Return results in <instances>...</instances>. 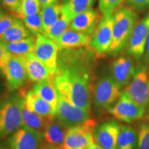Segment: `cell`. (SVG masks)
<instances>
[{
	"instance_id": "52a82bcc",
	"label": "cell",
	"mask_w": 149,
	"mask_h": 149,
	"mask_svg": "<svg viewBox=\"0 0 149 149\" xmlns=\"http://www.w3.org/2000/svg\"><path fill=\"white\" fill-rule=\"evenodd\" d=\"M59 51V48L55 41L44 35H37L33 53L52 76L55 75L58 70Z\"/></svg>"
},
{
	"instance_id": "9c48e42d",
	"label": "cell",
	"mask_w": 149,
	"mask_h": 149,
	"mask_svg": "<svg viewBox=\"0 0 149 149\" xmlns=\"http://www.w3.org/2000/svg\"><path fill=\"white\" fill-rule=\"evenodd\" d=\"M1 71L4 75L9 91L19 88L28 78L26 56H11Z\"/></svg>"
},
{
	"instance_id": "44dd1931",
	"label": "cell",
	"mask_w": 149,
	"mask_h": 149,
	"mask_svg": "<svg viewBox=\"0 0 149 149\" xmlns=\"http://www.w3.org/2000/svg\"><path fill=\"white\" fill-rule=\"evenodd\" d=\"M96 0H64L61 4V13L70 22L74 17L92 8Z\"/></svg>"
},
{
	"instance_id": "5b68a950",
	"label": "cell",
	"mask_w": 149,
	"mask_h": 149,
	"mask_svg": "<svg viewBox=\"0 0 149 149\" xmlns=\"http://www.w3.org/2000/svg\"><path fill=\"white\" fill-rule=\"evenodd\" d=\"M109 113L117 120L130 124L146 116V109L135 103L122 92L116 103L109 109Z\"/></svg>"
},
{
	"instance_id": "f546056e",
	"label": "cell",
	"mask_w": 149,
	"mask_h": 149,
	"mask_svg": "<svg viewBox=\"0 0 149 149\" xmlns=\"http://www.w3.org/2000/svg\"><path fill=\"white\" fill-rule=\"evenodd\" d=\"M126 0H99V8L103 17L113 15Z\"/></svg>"
},
{
	"instance_id": "9a60e30c",
	"label": "cell",
	"mask_w": 149,
	"mask_h": 149,
	"mask_svg": "<svg viewBox=\"0 0 149 149\" xmlns=\"http://www.w3.org/2000/svg\"><path fill=\"white\" fill-rule=\"evenodd\" d=\"M100 20L101 17L98 11L91 8L74 17L70 22V29L84 34L92 35Z\"/></svg>"
},
{
	"instance_id": "ba28073f",
	"label": "cell",
	"mask_w": 149,
	"mask_h": 149,
	"mask_svg": "<svg viewBox=\"0 0 149 149\" xmlns=\"http://www.w3.org/2000/svg\"><path fill=\"white\" fill-rule=\"evenodd\" d=\"M113 15L103 17L93 34L89 48L97 56L108 54L113 41Z\"/></svg>"
},
{
	"instance_id": "74e56055",
	"label": "cell",
	"mask_w": 149,
	"mask_h": 149,
	"mask_svg": "<svg viewBox=\"0 0 149 149\" xmlns=\"http://www.w3.org/2000/svg\"><path fill=\"white\" fill-rule=\"evenodd\" d=\"M84 149H103V148H102L100 146H99L95 141H94V142H93L92 144H91L88 146H87L86 148Z\"/></svg>"
},
{
	"instance_id": "30bf717a",
	"label": "cell",
	"mask_w": 149,
	"mask_h": 149,
	"mask_svg": "<svg viewBox=\"0 0 149 149\" xmlns=\"http://www.w3.org/2000/svg\"><path fill=\"white\" fill-rule=\"evenodd\" d=\"M55 117L67 127L83 124L91 120V111L75 107L59 96Z\"/></svg>"
},
{
	"instance_id": "8992f818",
	"label": "cell",
	"mask_w": 149,
	"mask_h": 149,
	"mask_svg": "<svg viewBox=\"0 0 149 149\" xmlns=\"http://www.w3.org/2000/svg\"><path fill=\"white\" fill-rule=\"evenodd\" d=\"M95 120H89L83 124L69 128L62 149H84L95 141Z\"/></svg>"
},
{
	"instance_id": "60d3db41",
	"label": "cell",
	"mask_w": 149,
	"mask_h": 149,
	"mask_svg": "<svg viewBox=\"0 0 149 149\" xmlns=\"http://www.w3.org/2000/svg\"><path fill=\"white\" fill-rule=\"evenodd\" d=\"M1 11H0V14H1Z\"/></svg>"
},
{
	"instance_id": "8fae6325",
	"label": "cell",
	"mask_w": 149,
	"mask_h": 149,
	"mask_svg": "<svg viewBox=\"0 0 149 149\" xmlns=\"http://www.w3.org/2000/svg\"><path fill=\"white\" fill-rule=\"evenodd\" d=\"M149 34V13L137 22L127 46L128 55L139 60L144 55L147 38Z\"/></svg>"
},
{
	"instance_id": "7c38bea8",
	"label": "cell",
	"mask_w": 149,
	"mask_h": 149,
	"mask_svg": "<svg viewBox=\"0 0 149 149\" xmlns=\"http://www.w3.org/2000/svg\"><path fill=\"white\" fill-rule=\"evenodd\" d=\"M42 134L26 126H22L11 135L8 141L9 149H38Z\"/></svg>"
},
{
	"instance_id": "603a6c76",
	"label": "cell",
	"mask_w": 149,
	"mask_h": 149,
	"mask_svg": "<svg viewBox=\"0 0 149 149\" xmlns=\"http://www.w3.org/2000/svg\"><path fill=\"white\" fill-rule=\"evenodd\" d=\"M137 130L133 126L121 125L118 139L117 149H137Z\"/></svg>"
},
{
	"instance_id": "ac0fdd59",
	"label": "cell",
	"mask_w": 149,
	"mask_h": 149,
	"mask_svg": "<svg viewBox=\"0 0 149 149\" xmlns=\"http://www.w3.org/2000/svg\"><path fill=\"white\" fill-rule=\"evenodd\" d=\"M25 107L30 111L44 117L55 116L56 109L38 95L34 91H30L24 97Z\"/></svg>"
},
{
	"instance_id": "2e32d148",
	"label": "cell",
	"mask_w": 149,
	"mask_h": 149,
	"mask_svg": "<svg viewBox=\"0 0 149 149\" xmlns=\"http://www.w3.org/2000/svg\"><path fill=\"white\" fill-rule=\"evenodd\" d=\"M68 129L69 128L61 123L55 115L52 117L44 130L42 134L43 138L49 146L62 148Z\"/></svg>"
},
{
	"instance_id": "5bb4252c",
	"label": "cell",
	"mask_w": 149,
	"mask_h": 149,
	"mask_svg": "<svg viewBox=\"0 0 149 149\" xmlns=\"http://www.w3.org/2000/svg\"><path fill=\"white\" fill-rule=\"evenodd\" d=\"M136 66L131 56L122 55L112 62L111 76L121 88L129 84L135 73Z\"/></svg>"
},
{
	"instance_id": "484cf974",
	"label": "cell",
	"mask_w": 149,
	"mask_h": 149,
	"mask_svg": "<svg viewBox=\"0 0 149 149\" xmlns=\"http://www.w3.org/2000/svg\"><path fill=\"white\" fill-rule=\"evenodd\" d=\"M40 14L45 31L53 26L60 17L61 15V5L55 3L42 7L41 8Z\"/></svg>"
},
{
	"instance_id": "4fadbf2b",
	"label": "cell",
	"mask_w": 149,
	"mask_h": 149,
	"mask_svg": "<svg viewBox=\"0 0 149 149\" xmlns=\"http://www.w3.org/2000/svg\"><path fill=\"white\" fill-rule=\"evenodd\" d=\"M120 126V124L114 120L100 123L95 128V141L103 149H117Z\"/></svg>"
},
{
	"instance_id": "7a4b0ae2",
	"label": "cell",
	"mask_w": 149,
	"mask_h": 149,
	"mask_svg": "<svg viewBox=\"0 0 149 149\" xmlns=\"http://www.w3.org/2000/svg\"><path fill=\"white\" fill-rule=\"evenodd\" d=\"M24 99L11 95L0 100V139L12 135L23 126Z\"/></svg>"
},
{
	"instance_id": "8d00e7d4",
	"label": "cell",
	"mask_w": 149,
	"mask_h": 149,
	"mask_svg": "<svg viewBox=\"0 0 149 149\" xmlns=\"http://www.w3.org/2000/svg\"><path fill=\"white\" fill-rule=\"evenodd\" d=\"M39 1H40L41 8L46 6L55 4L58 2V0H39Z\"/></svg>"
},
{
	"instance_id": "3957f363",
	"label": "cell",
	"mask_w": 149,
	"mask_h": 149,
	"mask_svg": "<svg viewBox=\"0 0 149 149\" xmlns=\"http://www.w3.org/2000/svg\"><path fill=\"white\" fill-rule=\"evenodd\" d=\"M121 87L111 75L100 77L94 83L92 91V102L97 113L109 112L122 94Z\"/></svg>"
},
{
	"instance_id": "ab89813d",
	"label": "cell",
	"mask_w": 149,
	"mask_h": 149,
	"mask_svg": "<svg viewBox=\"0 0 149 149\" xmlns=\"http://www.w3.org/2000/svg\"><path fill=\"white\" fill-rule=\"evenodd\" d=\"M146 116L149 119V102H148V106H147V108H146Z\"/></svg>"
},
{
	"instance_id": "e575fe53",
	"label": "cell",
	"mask_w": 149,
	"mask_h": 149,
	"mask_svg": "<svg viewBox=\"0 0 149 149\" xmlns=\"http://www.w3.org/2000/svg\"><path fill=\"white\" fill-rule=\"evenodd\" d=\"M12 55H10L6 48L5 43L0 40V70H2L3 67Z\"/></svg>"
},
{
	"instance_id": "836d02e7",
	"label": "cell",
	"mask_w": 149,
	"mask_h": 149,
	"mask_svg": "<svg viewBox=\"0 0 149 149\" xmlns=\"http://www.w3.org/2000/svg\"><path fill=\"white\" fill-rule=\"evenodd\" d=\"M126 3L133 10H139L149 6V0H126Z\"/></svg>"
},
{
	"instance_id": "4316f807",
	"label": "cell",
	"mask_w": 149,
	"mask_h": 149,
	"mask_svg": "<svg viewBox=\"0 0 149 149\" xmlns=\"http://www.w3.org/2000/svg\"><path fill=\"white\" fill-rule=\"evenodd\" d=\"M70 22H71L64 14L61 13L59 19L49 29L46 30L44 35L55 42L67 30L70 29Z\"/></svg>"
},
{
	"instance_id": "4dcf8cb0",
	"label": "cell",
	"mask_w": 149,
	"mask_h": 149,
	"mask_svg": "<svg viewBox=\"0 0 149 149\" xmlns=\"http://www.w3.org/2000/svg\"><path fill=\"white\" fill-rule=\"evenodd\" d=\"M137 149H149V121L142 122L137 129Z\"/></svg>"
},
{
	"instance_id": "d6986e66",
	"label": "cell",
	"mask_w": 149,
	"mask_h": 149,
	"mask_svg": "<svg viewBox=\"0 0 149 149\" xmlns=\"http://www.w3.org/2000/svg\"><path fill=\"white\" fill-rule=\"evenodd\" d=\"M28 78L32 81L40 82L50 79L53 76L49 73L46 67L31 53L26 56Z\"/></svg>"
},
{
	"instance_id": "d4e9b609",
	"label": "cell",
	"mask_w": 149,
	"mask_h": 149,
	"mask_svg": "<svg viewBox=\"0 0 149 149\" xmlns=\"http://www.w3.org/2000/svg\"><path fill=\"white\" fill-rule=\"evenodd\" d=\"M31 35L30 31L25 26L23 22L18 19L8 31L0 37L3 43H12L20 41Z\"/></svg>"
},
{
	"instance_id": "83f0119b",
	"label": "cell",
	"mask_w": 149,
	"mask_h": 149,
	"mask_svg": "<svg viewBox=\"0 0 149 149\" xmlns=\"http://www.w3.org/2000/svg\"><path fill=\"white\" fill-rule=\"evenodd\" d=\"M22 22L32 34L36 36L39 35H44V29L40 13L31 16L24 17L22 18Z\"/></svg>"
},
{
	"instance_id": "d590c367",
	"label": "cell",
	"mask_w": 149,
	"mask_h": 149,
	"mask_svg": "<svg viewBox=\"0 0 149 149\" xmlns=\"http://www.w3.org/2000/svg\"><path fill=\"white\" fill-rule=\"evenodd\" d=\"M143 63L147 66L149 64V34L147 38L144 55L143 56Z\"/></svg>"
},
{
	"instance_id": "7402d4cb",
	"label": "cell",
	"mask_w": 149,
	"mask_h": 149,
	"mask_svg": "<svg viewBox=\"0 0 149 149\" xmlns=\"http://www.w3.org/2000/svg\"><path fill=\"white\" fill-rule=\"evenodd\" d=\"M52 117H44L37 114L32 111H30L25 107L22 110V122L23 126H26L34 129L41 134H43Z\"/></svg>"
},
{
	"instance_id": "6da1fadb",
	"label": "cell",
	"mask_w": 149,
	"mask_h": 149,
	"mask_svg": "<svg viewBox=\"0 0 149 149\" xmlns=\"http://www.w3.org/2000/svg\"><path fill=\"white\" fill-rule=\"evenodd\" d=\"M137 21V15L130 7H120L113 15V41L109 55H117L128 46Z\"/></svg>"
},
{
	"instance_id": "b9f144b4",
	"label": "cell",
	"mask_w": 149,
	"mask_h": 149,
	"mask_svg": "<svg viewBox=\"0 0 149 149\" xmlns=\"http://www.w3.org/2000/svg\"><path fill=\"white\" fill-rule=\"evenodd\" d=\"M0 149H1V148H0Z\"/></svg>"
},
{
	"instance_id": "f1b7e54d",
	"label": "cell",
	"mask_w": 149,
	"mask_h": 149,
	"mask_svg": "<svg viewBox=\"0 0 149 149\" xmlns=\"http://www.w3.org/2000/svg\"><path fill=\"white\" fill-rule=\"evenodd\" d=\"M40 10L41 5L39 0H22L17 15L22 19L24 17L40 13Z\"/></svg>"
},
{
	"instance_id": "cb8c5ba5",
	"label": "cell",
	"mask_w": 149,
	"mask_h": 149,
	"mask_svg": "<svg viewBox=\"0 0 149 149\" xmlns=\"http://www.w3.org/2000/svg\"><path fill=\"white\" fill-rule=\"evenodd\" d=\"M36 39L30 35L26 38L16 42L5 43L6 48L12 56H26L34 51Z\"/></svg>"
},
{
	"instance_id": "277c9868",
	"label": "cell",
	"mask_w": 149,
	"mask_h": 149,
	"mask_svg": "<svg viewBox=\"0 0 149 149\" xmlns=\"http://www.w3.org/2000/svg\"><path fill=\"white\" fill-rule=\"evenodd\" d=\"M123 92L135 103L146 109L149 102V70L147 65L138 63L133 79Z\"/></svg>"
},
{
	"instance_id": "ffe728a7",
	"label": "cell",
	"mask_w": 149,
	"mask_h": 149,
	"mask_svg": "<svg viewBox=\"0 0 149 149\" xmlns=\"http://www.w3.org/2000/svg\"><path fill=\"white\" fill-rule=\"evenodd\" d=\"M33 91L43 100L57 109L59 95L56 90L54 79H52L51 77L48 79L37 82L33 86Z\"/></svg>"
},
{
	"instance_id": "f35d334b",
	"label": "cell",
	"mask_w": 149,
	"mask_h": 149,
	"mask_svg": "<svg viewBox=\"0 0 149 149\" xmlns=\"http://www.w3.org/2000/svg\"><path fill=\"white\" fill-rule=\"evenodd\" d=\"M46 149H62L60 148H58V147H55V146H48L46 147Z\"/></svg>"
},
{
	"instance_id": "e0dca14e",
	"label": "cell",
	"mask_w": 149,
	"mask_h": 149,
	"mask_svg": "<svg viewBox=\"0 0 149 149\" xmlns=\"http://www.w3.org/2000/svg\"><path fill=\"white\" fill-rule=\"evenodd\" d=\"M91 35L68 29L55 41L59 49H70L81 47H89Z\"/></svg>"
},
{
	"instance_id": "d6a6232c",
	"label": "cell",
	"mask_w": 149,
	"mask_h": 149,
	"mask_svg": "<svg viewBox=\"0 0 149 149\" xmlns=\"http://www.w3.org/2000/svg\"><path fill=\"white\" fill-rule=\"evenodd\" d=\"M0 1L8 10L17 15L22 0H0Z\"/></svg>"
},
{
	"instance_id": "1f68e13d",
	"label": "cell",
	"mask_w": 149,
	"mask_h": 149,
	"mask_svg": "<svg viewBox=\"0 0 149 149\" xmlns=\"http://www.w3.org/2000/svg\"><path fill=\"white\" fill-rule=\"evenodd\" d=\"M18 19L17 17L8 14H0V37L12 26Z\"/></svg>"
}]
</instances>
